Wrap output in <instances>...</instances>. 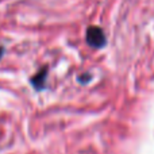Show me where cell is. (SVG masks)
<instances>
[{
    "label": "cell",
    "instance_id": "cell-1",
    "mask_svg": "<svg viewBox=\"0 0 154 154\" xmlns=\"http://www.w3.org/2000/svg\"><path fill=\"white\" fill-rule=\"evenodd\" d=\"M87 43L93 49H103L107 45V38L104 31L97 26H89L87 29Z\"/></svg>",
    "mask_w": 154,
    "mask_h": 154
},
{
    "label": "cell",
    "instance_id": "cell-2",
    "mask_svg": "<svg viewBox=\"0 0 154 154\" xmlns=\"http://www.w3.org/2000/svg\"><path fill=\"white\" fill-rule=\"evenodd\" d=\"M46 80H48V68L45 66V68H42L35 76L31 77L30 82H31V85L35 88V91L39 92V91H43L46 88Z\"/></svg>",
    "mask_w": 154,
    "mask_h": 154
},
{
    "label": "cell",
    "instance_id": "cell-3",
    "mask_svg": "<svg viewBox=\"0 0 154 154\" xmlns=\"http://www.w3.org/2000/svg\"><path fill=\"white\" fill-rule=\"evenodd\" d=\"M79 80H80V81H81V80H87V82H88L91 80V75H88V73H87V75H84V76H80ZM82 84H85V81H82Z\"/></svg>",
    "mask_w": 154,
    "mask_h": 154
},
{
    "label": "cell",
    "instance_id": "cell-4",
    "mask_svg": "<svg viewBox=\"0 0 154 154\" xmlns=\"http://www.w3.org/2000/svg\"><path fill=\"white\" fill-rule=\"evenodd\" d=\"M3 54H4V48H3V46H0V58L3 57Z\"/></svg>",
    "mask_w": 154,
    "mask_h": 154
}]
</instances>
